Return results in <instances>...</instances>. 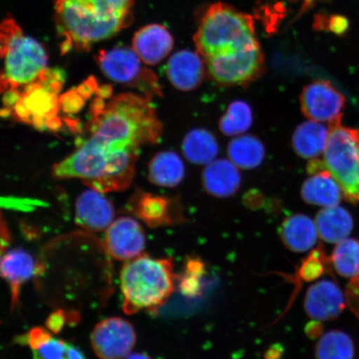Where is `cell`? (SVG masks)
Listing matches in <instances>:
<instances>
[{
  "instance_id": "obj_1",
  "label": "cell",
  "mask_w": 359,
  "mask_h": 359,
  "mask_svg": "<svg viewBox=\"0 0 359 359\" xmlns=\"http://www.w3.org/2000/svg\"><path fill=\"white\" fill-rule=\"evenodd\" d=\"M111 93L100 89L83 137L73 154L55 164L53 176L80 179L102 193L131 186L140 148L158 142L163 126L149 98L131 93L111 97Z\"/></svg>"
},
{
  "instance_id": "obj_2",
  "label": "cell",
  "mask_w": 359,
  "mask_h": 359,
  "mask_svg": "<svg viewBox=\"0 0 359 359\" xmlns=\"http://www.w3.org/2000/svg\"><path fill=\"white\" fill-rule=\"evenodd\" d=\"M134 0H55L62 48L88 50L114 37L131 21Z\"/></svg>"
},
{
  "instance_id": "obj_3",
  "label": "cell",
  "mask_w": 359,
  "mask_h": 359,
  "mask_svg": "<svg viewBox=\"0 0 359 359\" xmlns=\"http://www.w3.org/2000/svg\"><path fill=\"white\" fill-rule=\"evenodd\" d=\"M177 279L172 258L142 254L128 260L120 275L123 311L128 316L142 311L157 313L172 294Z\"/></svg>"
},
{
  "instance_id": "obj_4",
  "label": "cell",
  "mask_w": 359,
  "mask_h": 359,
  "mask_svg": "<svg viewBox=\"0 0 359 359\" xmlns=\"http://www.w3.org/2000/svg\"><path fill=\"white\" fill-rule=\"evenodd\" d=\"M194 42L204 60L234 55L259 45L252 18L222 3L206 11Z\"/></svg>"
},
{
  "instance_id": "obj_5",
  "label": "cell",
  "mask_w": 359,
  "mask_h": 359,
  "mask_svg": "<svg viewBox=\"0 0 359 359\" xmlns=\"http://www.w3.org/2000/svg\"><path fill=\"white\" fill-rule=\"evenodd\" d=\"M0 94L13 93L41 79L48 70V55L43 45L25 35L13 19L0 22Z\"/></svg>"
},
{
  "instance_id": "obj_6",
  "label": "cell",
  "mask_w": 359,
  "mask_h": 359,
  "mask_svg": "<svg viewBox=\"0 0 359 359\" xmlns=\"http://www.w3.org/2000/svg\"><path fill=\"white\" fill-rule=\"evenodd\" d=\"M62 81L60 70L48 69L37 82L20 92L4 94V112L39 128L58 127L60 98L58 100L57 93Z\"/></svg>"
},
{
  "instance_id": "obj_7",
  "label": "cell",
  "mask_w": 359,
  "mask_h": 359,
  "mask_svg": "<svg viewBox=\"0 0 359 359\" xmlns=\"http://www.w3.org/2000/svg\"><path fill=\"white\" fill-rule=\"evenodd\" d=\"M323 161L345 198L359 202V130L340 123L330 127Z\"/></svg>"
},
{
  "instance_id": "obj_8",
  "label": "cell",
  "mask_w": 359,
  "mask_h": 359,
  "mask_svg": "<svg viewBox=\"0 0 359 359\" xmlns=\"http://www.w3.org/2000/svg\"><path fill=\"white\" fill-rule=\"evenodd\" d=\"M98 67L106 77L116 83L137 89L152 100L163 96V88L156 75L144 64L133 48L124 46L104 49L96 56Z\"/></svg>"
},
{
  "instance_id": "obj_9",
  "label": "cell",
  "mask_w": 359,
  "mask_h": 359,
  "mask_svg": "<svg viewBox=\"0 0 359 359\" xmlns=\"http://www.w3.org/2000/svg\"><path fill=\"white\" fill-rule=\"evenodd\" d=\"M204 61L210 78L224 87L247 86L264 71V55L260 45L234 55Z\"/></svg>"
},
{
  "instance_id": "obj_10",
  "label": "cell",
  "mask_w": 359,
  "mask_h": 359,
  "mask_svg": "<svg viewBox=\"0 0 359 359\" xmlns=\"http://www.w3.org/2000/svg\"><path fill=\"white\" fill-rule=\"evenodd\" d=\"M299 102L308 119L333 127L340 123L346 100L330 81L317 80L303 88Z\"/></svg>"
},
{
  "instance_id": "obj_11",
  "label": "cell",
  "mask_w": 359,
  "mask_h": 359,
  "mask_svg": "<svg viewBox=\"0 0 359 359\" xmlns=\"http://www.w3.org/2000/svg\"><path fill=\"white\" fill-rule=\"evenodd\" d=\"M137 335L129 322L109 318L98 323L91 334L94 352L101 359H123L136 344Z\"/></svg>"
},
{
  "instance_id": "obj_12",
  "label": "cell",
  "mask_w": 359,
  "mask_h": 359,
  "mask_svg": "<svg viewBox=\"0 0 359 359\" xmlns=\"http://www.w3.org/2000/svg\"><path fill=\"white\" fill-rule=\"evenodd\" d=\"M104 243L112 257L128 262L142 255L146 245L144 230L136 219L120 217L107 229Z\"/></svg>"
},
{
  "instance_id": "obj_13",
  "label": "cell",
  "mask_w": 359,
  "mask_h": 359,
  "mask_svg": "<svg viewBox=\"0 0 359 359\" xmlns=\"http://www.w3.org/2000/svg\"><path fill=\"white\" fill-rule=\"evenodd\" d=\"M311 175L303 184L302 196L308 204L330 208L339 204L344 196L338 182L325 167L324 161L312 159L307 168Z\"/></svg>"
},
{
  "instance_id": "obj_14",
  "label": "cell",
  "mask_w": 359,
  "mask_h": 359,
  "mask_svg": "<svg viewBox=\"0 0 359 359\" xmlns=\"http://www.w3.org/2000/svg\"><path fill=\"white\" fill-rule=\"evenodd\" d=\"M179 202L169 197L137 192L132 201L133 212L151 227L170 226L185 221Z\"/></svg>"
},
{
  "instance_id": "obj_15",
  "label": "cell",
  "mask_w": 359,
  "mask_h": 359,
  "mask_svg": "<svg viewBox=\"0 0 359 359\" xmlns=\"http://www.w3.org/2000/svg\"><path fill=\"white\" fill-rule=\"evenodd\" d=\"M346 298L334 282L323 280L307 290L304 309L308 316L317 321H327L338 317L346 306Z\"/></svg>"
},
{
  "instance_id": "obj_16",
  "label": "cell",
  "mask_w": 359,
  "mask_h": 359,
  "mask_svg": "<svg viewBox=\"0 0 359 359\" xmlns=\"http://www.w3.org/2000/svg\"><path fill=\"white\" fill-rule=\"evenodd\" d=\"M76 223L88 231L107 230L114 222V205L103 193L90 188L79 196L76 202Z\"/></svg>"
},
{
  "instance_id": "obj_17",
  "label": "cell",
  "mask_w": 359,
  "mask_h": 359,
  "mask_svg": "<svg viewBox=\"0 0 359 359\" xmlns=\"http://www.w3.org/2000/svg\"><path fill=\"white\" fill-rule=\"evenodd\" d=\"M199 53L182 50L174 53L165 66V75L174 88L192 91L203 82L206 67Z\"/></svg>"
},
{
  "instance_id": "obj_18",
  "label": "cell",
  "mask_w": 359,
  "mask_h": 359,
  "mask_svg": "<svg viewBox=\"0 0 359 359\" xmlns=\"http://www.w3.org/2000/svg\"><path fill=\"white\" fill-rule=\"evenodd\" d=\"M174 45L172 34L165 26L152 24L135 34L133 49L147 65L154 66L164 60Z\"/></svg>"
},
{
  "instance_id": "obj_19",
  "label": "cell",
  "mask_w": 359,
  "mask_h": 359,
  "mask_svg": "<svg viewBox=\"0 0 359 359\" xmlns=\"http://www.w3.org/2000/svg\"><path fill=\"white\" fill-rule=\"evenodd\" d=\"M40 271V266L26 251L15 249L0 257V277L11 287V309L19 303L21 286Z\"/></svg>"
},
{
  "instance_id": "obj_20",
  "label": "cell",
  "mask_w": 359,
  "mask_h": 359,
  "mask_svg": "<svg viewBox=\"0 0 359 359\" xmlns=\"http://www.w3.org/2000/svg\"><path fill=\"white\" fill-rule=\"evenodd\" d=\"M202 184L210 195L218 198L231 196L241 185L239 168L229 159H215L205 165L202 172Z\"/></svg>"
},
{
  "instance_id": "obj_21",
  "label": "cell",
  "mask_w": 359,
  "mask_h": 359,
  "mask_svg": "<svg viewBox=\"0 0 359 359\" xmlns=\"http://www.w3.org/2000/svg\"><path fill=\"white\" fill-rule=\"evenodd\" d=\"M34 359H87L75 345L55 338L43 327H36L26 335Z\"/></svg>"
},
{
  "instance_id": "obj_22",
  "label": "cell",
  "mask_w": 359,
  "mask_h": 359,
  "mask_svg": "<svg viewBox=\"0 0 359 359\" xmlns=\"http://www.w3.org/2000/svg\"><path fill=\"white\" fill-rule=\"evenodd\" d=\"M280 239L287 249L304 253L316 245L318 234L316 222L304 214H294L285 219L280 229Z\"/></svg>"
},
{
  "instance_id": "obj_23",
  "label": "cell",
  "mask_w": 359,
  "mask_h": 359,
  "mask_svg": "<svg viewBox=\"0 0 359 359\" xmlns=\"http://www.w3.org/2000/svg\"><path fill=\"white\" fill-rule=\"evenodd\" d=\"M318 237L327 243L337 244L346 239L353 231V221L346 209L335 205L325 208L316 215Z\"/></svg>"
},
{
  "instance_id": "obj_24",
  "label": "cell",
  "mask_w": 359,
  "mask_h": 359,
  "mask_svg": "<svg viewBox=\"0 0 359 359\" xmlns=\"http://www.w3.org/2000/svg\"><path fill=\"white\" fill-rule=\"evenodd\" d=\"M330 129L321 123L309 121L298 126L292 137L295 154L304 159H316L324 154Z\"/></svg>"
},
{
  "instance_id": "obj_25",
  "label": "cell",
  "mask_w": 359,
  "mask_h": 359,
  "mask_svg": "<svg viewBox=\"0 0 359 359\" xmlns=\"http://www.w3.org/2000/svg\"><path fill=\"white\" fill-rule=\"evenodd\" d=\"M185 165L177 152L161 151L151 159L148 168V179L154 185L173 188L185 177Z\"/></svg>"
},
{
  "instance_id": "obj_26",
  "label": "cell",
  "mask_w": 359,
  "mask_h": 359,
  "mask_svg": "<svg viewBox=\"0 0 359 359\" xmlns=\"http://www.w3.org/2000/svg\"><path fill=\"white\" fill-rule=\"evenodd\" d=\"M182 149L190 163L205 165L217 159L219 148L214 134L204 128H195L184 137Z\"/></svg>"
},
{
  "instance_id": "obj_27",
  "label": "cell",
  "mask_w": 359,
  "mask_h": 359,
  "mask_svg": "<svg viewBox=\"0 0 359 359\" xmlns=\"http://www.w3.org/2000/svg\"><path fill=\"white\" fill-rule=\"evenodd\" d=\"M227 154L229 160L238 168L251 170L262 164L266 157V148L257 137L241 135L229 143Z\"/></svg>"
},
{
  "instance_id": "obj_28",
  "label": "cell",
  "mask_w": 359,
  "mask_h": 359,
  "mask_svg": "<svg viewBox=\"0 0 359 359\" xmlns=\"http://www.w3.org/2000/svg\"><path fill=\"white\" fill-rule=\"evenodd\" d=\"M331 262L339 276L348 279L359 276V241L348 237L338 242Z\"/></svg>"
},
{
  "instance_id": "obj_29",
  "label": "cell",
  "mask_w": 359,
  "mask_h": 359,
  "mask_svg": "<svg viewBox=\"0 0 359 359\" xmlns=\"http://www.w3.org/2000/svg\"><path fill=\"white\" fill-rule=\"evenodd\" d=\"M253 123V114L248 103L236 100L229 105L219 120L221 132L228 137H237L248 131Z\"/></svg>"
},
{
  "instance_id": "obj_30",
  "label": "cell",
  "mask_w": 359,
  "mask_h": 359,
  "mask_svg": "<svg viewBox=\"0 0 359 359\" xmlns=\"http://www.w3.org/2000/svg\"><path fill=\"white\" fill-rule=\"evenodd\" d=\"M316 355L317 359H353V341L343 332H327L318 341Z\"/></svg>"
},
{
  "instance_id": "obj_31",
  "label": "cell",
  "mask_w": 359,
  "mask_h": 359,
  "mask_svg": "<svg viewBox=\"0 0 359 359\" xmlns=\"http://www.w3.org/2000/svg\"><path fill=\"white\" fill-rule=\"evenodd\" d=\"M205 273L204 264L199 259H187L185 271L180 276V288L189 297L198 295L201 290V279Z\"/></svg>"
},
{
  "instance_id": "obj_32",
  "label": "cell",
  "mask_w": 359,
  "mask_h": 359,
  "mask_svg": "<svg viewBox=\"0 0 359 359\" xmlns=\"http://www.w3.org/2000/svg\"><path fill=\"white\" fill-rule=\"evenodd\" d=\"M324 255L320 249L313 250L299 268V277L305 281L318 279L325 272Z\"/></svg>"
},
{
  "instance_id": "obj_33",
  "label": "cell",
  "mask_w": 359,
  "mask_h": 359,
  "mask_svg": "<svg viewBox=\"0 0 359 359\" xmlns=\"http://www.w3.org/2000/svg\"><path fill=\"white\" fill-rule=\"evenodd\" d=\"M345 298L348 306L359 318V276L350 281Z\"/></svg>"
},
{
  "instance_id": "obj_34",
  "label": "cell",
  "mask_w": 359,
  "mask_h": 359,
  "mask_svg": "<svg viewBox=\"0 0 359 359\" xmlns=\"http://www.w3.org/2000/svg\"><path fill=\"white\" fill-rule=\"evenodd\" d=\"M11 242V236L10 231L7 226V224L3 217L1 212H0V257L6 252L8 247L10 246Z\"/></svg>"
},
{
  "instance_id": "obj_35",
  "label": "cell",
  "mask_w": 359,
  "mask_h": 359,
  "mask_svg": "<svg viewBox=\"0 0 359 359\" xmlns=\"http://www.w3.org/2000/svg\"><path fill=\"white\" fill-rule=\"evenodd\" d=\"M124 359H151L149 356L146 353H130L129 355L126 357Z\"/></svg>"
},
{
  "instance_id": "obj_36",
  "label": "cell",
  "mask_w": 359,
  "mask_h": 359,
  "mask_svg": "<svg viewBox=\"0 0 359 359\" xmlns=\"http://www.w3.org/2000/svg\"><path fill=\"white\" fill-rule=\"evenodd\" d=\"M303 1H304L305 4H313V2H316V1H320V0H303Z\"/></svg>"
}]
</instances>
